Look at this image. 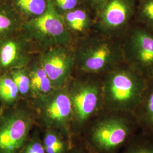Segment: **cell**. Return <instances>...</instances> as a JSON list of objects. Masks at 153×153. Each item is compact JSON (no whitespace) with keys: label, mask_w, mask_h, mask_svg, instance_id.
Wrapping results in <instances>:
<instances>
[{"label":"cell","mask_w":153,"mask_h":153,"mask_svg":"<svg viewBox=\"0 0 153 153\" xmlns=\"http://www.w3.org/2000/svg\"><path fill=\"white\" fill-rule=\"evenodd\" d=\"M140 131L133 113L104 110L83 131L84 144L91 153H119Z\"/></svg>","instance_id":"obj_1"},{"label":"cell","mask_w":153,"mask_h":153,"mask_svg":"<svg viewBox=\"0 0 153 153\" xmlns=\"http://www.w3.org/2000/svg\"><path fill=\"white\" fill-rule=\"evenodd\" d=\"M103 76L104 110L133 113L141 100L148 79L124 62Z\"/></svg>","instance_id":"obj_2"},{"label":"cell","mask_w":153,"mask_h":153,"mask_svg":"<svg viewBox=\"0 0 153 153\" xmlns=\"http://www.w3.org/2000/svg\"><path fill=\"white\" fill-rule=\"evenodd\" d=\"M79 47L77 62L88 74H104L124 62L121 40L100 33L85 39Z\"/></svg>","instance_id":"obj_3"},{"label":"cell","mask_w":153,"mask_h":153,"mask_svg":"<svg viewBox=\"0 0 153 153\" xmlns=\"http://www.w3.org/2000/svg\"><path fill=\"white\" fill-rule=\"evenodd\" d=\"M72 107V124L83 131L104 110L102 79L88 78L76 82L69 93Z\"/></svg>","instance_id":"obj_4"},{"label":"cell","mask_w":153,"mask_h":153,"mask_svg":"<svg viewBox=\"0 0 153 153\" xmlns=\"http://www.w3.org/2000/svg\"><path fill=\"white\" fill-rule=\"evenodd\" d=\"M121 42L124 62L148 80L153 79V31L134 22Z\"/></svg>","instance_id":"obj_5"},{"label":"cell","mask_w":153,"mask_h":153,"mask_svg":"<svg viewBox=\"0 0 153 153\" xmlns=\"http://www.w3.org/2000/svg\"><path fill=\"white\" fill-rule=\"evenodd\" d=\"M34 122L32 114L22 108H11L0 114V153H19Z\"/></svg>","instance_id":"obj_6"},{"label":"cell","mask_w":153,"mask_h":153,"mask_svg":"<svg viewBox=\"0 0 153 153\" xmlns=\"http://www.w3.org/2000/svg\"><path fill=\"white\" fill-rule=\"evenodd\" d=\"M137 0H108L97 13L100 33L121 40L134 22Z\"/></svg>","instance_id":"obj_7"},{"label":"cell","mask_w":153,"mask_h":153,"mask_svg":"<svg viewBox=\"0 0 153 153\" xmlns=\"http://www.w3.org/2000/svg\"><path fill=\"white\" fill-rule=\"evenodd\" d=\"M25 29L33 38L43 43L62 44L71 39L64 19L51 0H48L47 7L42 14L26 23Z\"/></svg>","instance_id":"obj_8"},{"label":"cell","mask_w":153,"mask_h":153,"mask_svg":"<svg viewBox=\"0 0 153 153\" xmlns=\"http://www.w3.org/2000/svg\"><path fill=\"white\" fill-rule=\"evenodd\" d=\"M40 100V118L47 129L68 133L72 124V107L69 93L57 88Z\"/></svg>","instance_id":"obj_9"},{"label":"cell","mask_w":153,"mask_h":153,"mask_svg":"<svg viewBox=\"0 0 153 153\" xmlns=\"http://www.w3.org/2000/svg\"><path fill=\"white\" fill-rule=\"evenodd\" d=\"M73 60L65 49L56 48L45 53L42 57L40 65L48 76L55 89L66 82L71 71Z\"/></svg>","instance_id":"obj_10"},{"label":"cell","mask_w":153,"mask_h":153,"mask_svg":"<svg viewBox=\"0 0 153 153\" xmlns=\"http://www.w3.org/2000/svg\"><path fill=\"white\" fill-rule=\"evenodd\" d=\"M27 60L25 42L16 33L0 38V73L23 68Z\"/></svg>","instance_id":"obj_11"},{"label":"cell","mask_w":153,"mask_h":153,"mask_svg":"<svg viewBox=\"0 0 153 153\" xmlns=\"http://www.w3.org/2000/svg\"><path fill=\"white\" fill-rule=\"evenodd\" d=\"M133 114L140 130L153 136V78L148 80L141 100Z\"/></svg>","instance_id":"obj_12"},{"label":"cell","mask_w":153,"mask_h":153,"mask_svg":"<svg viewBox=\"0 0 153 153\" xmlns=\"http://www.w3.org/2000/svg\"><path fill=\"white\" fill-rule=\"evenodd\" d=\"M29 76L31 93L39 99L47 97L56 90L40 65L33 66L29 72Z\"/></svg>","instance_id":"obj_13"},{"label":"cell","mask_w":153,"mask_h":153,"mask_svg":"<svg viewBox=\"0 0 153 153\" xmlns=\"http://www.w3.org/2000/svg\"><path fill=\"white\" fill-rule=\"evenodd\" d=\"M19 25L18 13L10 0L0 2V38L16 33Z\"/></svg>","instance_id":"obj_14"},{"label":"cell","mask_w":153,"mask_h":153,"mask_svg":"<svg viewBox=\"0 0 153 153\" xmlns=\"http://www.w3.org/2000/svg\"><path fill=\"white\" fill-rule=\"evenodd\" d=\"M64 21L73 30L78 33H87L93 25L89 11L86 8L82 7H76L68 11Z\"/></svg>","instance_id":"obj_15"},{"label":"cell","mask_w":153,"mask_h":153,"mask_svg":"<svg viewBox=\"0 0 153 153\" xmlns=\"http://www.w3.org/2000/svg\"><path fill=\"white\" fill-rule=\"evenodd\" d=\"M119 153H153V136L140 131Z\"/></svg>","instance_id":"obj_16"},{"label":"cell","mask_w":153,"mask_h":153,"mask_svg":"<svg viewBox=\"0 0 153 153\" xmlns=\"http://www.w3.org/2000/svg\"><path fill=\"white\" fill-rule=\"evenodd\" d=\"M19 93L16 83L7 72L0 73V101L12 106L18 100Z\"/></svg>","instance_id":"obj_17"},{"label":"cell","mask_w":153,"mask_h":153,"mask_svg":"<svg viewBox=\"0 0 153 153\" xmlns=\"http://www.w3.org/2000/svg\"><path fill=\"white\" fill-rule=\"evenodd\" d=\"M42 143L46 153H68V144L57 130L47 129Z\"/></svg>","instance_id":"obj_18"},{"label":"cell","mask_w":153,"mask_h":153,"mask_svg":"<svg viewBox=\"0 0 153 153\" xmlns=\"http://www.w3.org/2000/svg\"><path fill=\"white\" fill-rule=\"evenodd\" d=\"M10 1L18 13L34 17L42 14L45 11L48 3V0H10Z\"/></svg>","instance_id":"obj_19"},{"label":"cell","mask_w":153,"mask_h":153,"mask_svg":"<svg viewBox=\"0 0 153 153\" xmlns=\"http://www.w3.org/2000/svg\"><path fill=\"white\" fill-rule=\"evenodd\" d=\"M134 22L153 32V0H137Z\"/></svg>","instance_id":"obj_20"},{"label":"cell","mask_w":153,"mask_h":153,"mask_svg":"<svg viewBox=\"0 0 153 153\" xmlns=\"http://www.w3.org/2000/svg\"><path fill=\"white\" fill-rule=\"evenodd\" d=\"M7 73L16 83L19 95L25 96L27 95L28 93H31L29 73L25 71L23 68L12 69L7 71Z\"/></svg>","instance_id":"obj_21"},{"label":"cell","mask_w":153,"mask_h":153,"mask_svg":"<svg viewBox=\"0 0 153 153\" xmlns=\"http://www.w3.org/2000/svg\"><path fill=\"white\" fill-rule=\"evenodd\" d=\"M19 153H46L41 140L38 136L33 137L27 141Z\"/></svg>","instance_id":"obj_22"},{"label":"cell","mask_w":153,"mask_h":153,"mask_svg":"<svg viewBox=\"0 0 153 153\" xmlns=\"http://www.w3.org/2000/svg\"><path fill=\"white\" fill-rule=\"evenodd\" d=\"M56 7L61 10L69 11L76 8L81 0H53L52 1Z\"/></svg>","instance_id":"obj_23"},{"label":"cell","mask_w":153,"mask_h":153,"mask_svg":"<svg viewBox=\"0 0 153 153\" xmlns=\"http://www.w3.org/2000/svg\"><path fill=\"white\" fill-rule=\"evenodd\" d=\"M108 0H84L87 5L94 10L96 13L103 7Z\"/></svg>","instance_id":"obj_24"},{"label":"cell","mask_w":153,"mask_h":153,"mask_svg":"<svg viewBox=\"0 0 153 153\" xmlns=\"http://www.w3.org/2000/svg\"><path fill=\"white\" fill-rule=\"evenodd\" d=\"M71 153H91L88 150V148H86V146H85V145L84 144V145L81 147L79 148H76L74 150H73Z\"/></svg>","instance_id":"obj_25"},{"label":"cell","mask_w":153,"mask_h":153,"mask_svg":"<svg viewBox=\"0 0 153 153\" xmlns=\"http://www.w3.org/2000/svg\"><path fill=\"white\" fill-rule=\"evenodd\" d=\"M4 1V0H0V2H1V1Z\"/></svg>","instance_id":"obj_26"}]
</instances>
